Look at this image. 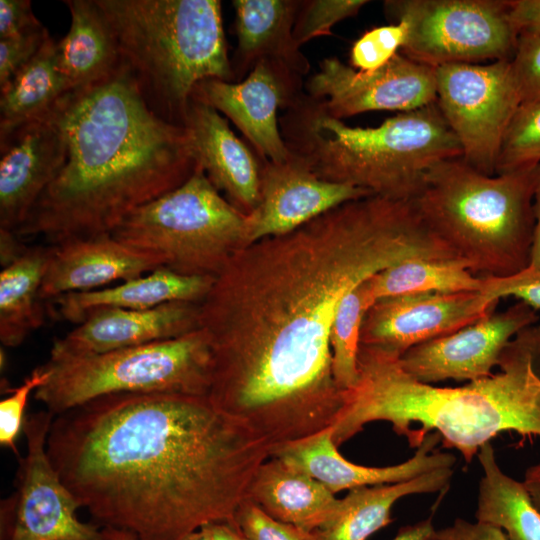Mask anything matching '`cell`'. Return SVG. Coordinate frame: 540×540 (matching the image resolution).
Instances as JSON below:
<instances>
[{
  "instance_id": "8fae6325",
  "label": "cell",
  "mask_w": 540,
  "mask_h": 540,
  "mask_svg": "<svg viewBox=\"0 0 540 540\" xmlns=\"http://www.w3.org/2000/svg\"><path fill=\"white\" fill-rule=\"evenodd\" d=\"M436 104L462 149L481 173L496 174L503 139L521 98L511 60L435 68Z\"/></svg>"
},
{
  "instance_id": "44dd1931",
  "label": "cell",
  "mask_w": 540,
  "mask_h": 540,
  "mask_svg": "<svg viewBox=\"0 0 540 540\" xmlns=\"http://www.w3.org/2000/svg\"><path fill=\"white\" fill-rule=\"evenodd\" d=\"M52 246L39 292L42 301L101 289L162 267L155 257L125 245L111 234L71 239Z\"/></svg>"
},
{
  "instance_id": "ee69618b",
  "label": "cell",
  "mask_w": 540,
  "mask_h": 540,
  "mask_svg": "<svg viewBox=\"0 0 540 540\" xmlns=\"http://www.w3.org/2000/svg\"><path fill=\"white\" fill-rule=\"evenodd\" d=\"M28 246L21 242V238L11 230L0 229V263L4 267L19 256H21Z\"/></svg>"
},
{
  "instance_id": "d4e9b609",
  "label": "cell",
  "mask_w": 540,
  "mask_h": 540,
  "mask_svg": "<svg viewBox=\"0 0 540 540\" xmlns=\"http://www.w3.org/2000/svg\"><path fill=\"white\" fill-rule=\"evenodd\" d=\"M247 498L272 518L310 532L333 517L340 501L324 484L277 457L259 467Z\"/></svg>"
},
{
  "instance_id": "6da1fadb",
  "label": "cell",
  "mask_w": 540,
  "mask_h": 540,
  "mask_svg": "<svg viewBox=\"0 0 540 540\" xmlns=\"http://www.w3.org/2000/svg\"><path fill=\"white\" fill-rule=\"evenodd\" d=\"M239 249L199 303L210 343L208 398L270 450L331 428L343 405L331 326L343 296L409 258L452 259L413 201L346 202ZM251 245V244H250Z\"/></svg>"
},
{
  "instance_id": "603a6c76",
  "label": "cell",
  "mask_w": 540,
  "mask_h": 540,
  "mask_svg": "<svg viewBox=\"0 0 540 540\" xmlns=\"http://www.w3.org/2000/svg\"><path fill=\"white\" fill-rule=\"evenodd\" d=\"M237 46L230 59L234 83L262 60L282 63L300 76L310 62L293 37L300 0H234Z\"/></svg>"
},
{
  "instance_id": "7c38bea8",
  "label": "cell",
  "mask_w": 540,
  "mask_h": 540,
  "mask_svg": "<svg viewBox=\"0 0 540 540\" xmlns=\"http://www.w3.org/2000/svg\"><path fill=\"white\" fill-rule=\"evenodd\" d=\"M53 419L48 410L25 418L27 450L19 460L15 492L2 503L1 540H106L98 524L78 518L81 507L48 457Z\"/></svg>"
},
{
  "instance_id": "cb8c5ba5",
  "label": "cell",
  "mask_w": 540,
  "mask_h": 540,
  "mask_svg": "<svg viewBox=\"0 0 540 540\" xmlns=\"http://www.w3.org/2000/svg\"><path fill=\"white\" fill-rule=\"evenodd\" d=\"M214 279L160 267L117 285L64 294L51 302L58 319L78 325L90 313L100 309H149L171 302L200 303Z\"/></svg>"
},
{
  "instance_id": "7a4b0ae2",
  "label": "cell",
  "mask_w": 540,
  "mask_h": 540,
  "mask_svg": "<svg viewBox=\"0 0 540 540\" xmlns=\"http://www.w3.org/2000/svg\"><path fill=\"white\" fill-rule=\"evenodd\" d=\"M48 457L81 508L138 540L236 522L270 446L208 396L118 393L54 416Z\"/></svg>"
},
{
  "instance_id": "7bdbcfd3",
  "label": "cell",
  "mask_w": 540,
  "mask_h": 540,
  "mask_svg": "<svg viewBox=\"0 0 540 540\" xmlns=\"http://www.w3.org/2000/svg\"><path fill=\"white\" fill-rule=\"evenodd\" d=\"M510 19L518 34L540 36V0H509Z\"/></svg>"
},
{
  "instance_id": "7402d4cb",
  "label": "cell",
  "mask_w": 540,
  "mask_h": 540,
  "mask_svg": "<svg viewBox=\"0 0 540 540\" xmlns=\"http://www.w3.org/2000/svg\"><path fill=\"white\" fill-rule=\"evenodd\" d=\"M184 127L205 175L238 210L250 214L260 192V160L214 108L191 99Z\"/></svg>"
},
{
  "instance_id": "f546056e",
  "label": "cell",
  "mask_w": 540,
  "mask_h": 540,
  "mask_svg": "<svg viewBox=\"0 0 540 540\" xmlns=\"http://www.w3.org/2000/svg\"><path fill=\"white\" fill-rule=\"evenodd\" d=\"M67 92L49 36L37 54L0 89V138L40 117Z\"/></svg>"
},
{
  "instance_id": "f6af8a7d",
  "label": "cell",
  "mask_w": 540,
  "mask_h": 540,
  "mask_svg": "<svg viewBox=\"0 0 540 540\" xmlns=\"http://www.w3.org/2000/svg\"><path fill=\"white\" fill-rule=\"evenodd\" d=\"M392 540H438L432 517L402 527Z\"/></svg>"
},
{
  "instance_id": "d6986e66",
  "label": "cell",
  "mask_w": 540,
  "mask_h": 540,
  "mask_svg": "<svg viewBox=\"0 0 540 540\" xmlns=\"http://www.w3.org/2000/svg\"><path fill=\"white\" fill-rule=\"evenodd\" d=\"M197 329L199 303L171 302L149 309H100L56 339L49 359L101 354L180 337Z\"/></svg>"
},
{
  "instance_id": "30bf717a",
  "label": "cell",
  "mask_w": 540,
  "mask_h": 540,
  "mask_svg": "<svg viewBox=\"0 0 540 540\" xmlns=\"http://www.w3.org/2000/svg\"><path fill=\"white\" fill-rule=\"evenodd\" d=\"M509 0H388L386 15L408 26L400 53L437 68L511 60L519 34Z\"/></svg>"
},
{
  "instance_id": "836d02e7",
  "label": "cell",
  "mask_w": 540,
  "mask_h": 540,
  "mask_svg": "<svg viewBox=\"0 0 540 540\" xmlns=\"http://www.w3.org/2000/svg\"><path fill=\"white\" fill-rule=\"evenodd\" d=\"M366 0H302L296 14L293 37L301 48L306 42L332 35L338 22L355 16Z\"/></svg>"
},
{
  "instance_id": "b9f144b4",
  "label": "cell",
  "mask_w": 540,
  "mask_h": 540,
  "mask_svg": "<svg viewBox=\"0 0 540 540\" xmlns=\"http://www.w3.org/2000/svg\"><path fill=\"white\" fill-rule=\"evenodd\" d=\"M438 540H508L506 534L499 527L481 522H470L457 518L454 522L437 530Z\"/></svg>"
},
{
  "instance_id": "484cf974",
  "label": "cell",
  "mask_w": 540,
  "mask_h": 540,
  "mask_svg": "<svg viewBox=\"0 0 540 540\" xmlns=\"http://www.w3.org/2000/svg\"><path fill=\"white\" fill-rule=\"evenodd\" d=\"M453 474V468H441L404 482L349 490L333 517L313 534L316 540H368L393 521L392 508L399 499L441 491Z\"/></svg>"
},
{
  "instance_id": "5bb4252c",
  "label": "cell",
  "mask_w": 540,
  "mask_h": 540,
  "mask_svg": "<svg viewBox=\"0 0 540 540\" xmlns=\"http://www.w3.org/2000/svg\"><path fill=\"white\" fill-rule=\"evenodd\" d=\"M302 78L282 63L262 60L240 82L200 81L191 99L230 119L259 159L286 162L292 155L281 134L278 110H286L305 91Z\"/></svg>"
},
{
  "instance_id": "4316f807",
  "label": "cell",
  "mask_w": 540,
  "mask_h": 540,
  "mask_svg": "<svg viewBox=\"0 0 540 540\" xmlns=\"http://www.w3.org/2000/svg\"><path fill=\"white\" fill-rule=\"evenodd\" d=\"M71 25L57 43V62L67 91L92 85L112 74L121 64L111 27L96 0L63 1Z\"/></svg>"
},
{
  "instance_id": "f907efd6",
  "label": "cell",
  "mask_w": 540,
  "mask_h": 540,
  "mask_svg": "<svg viewBox=\"0 0 540 540\" xmlns=\"http://www.w3.org/2000/svg\"><path fill=\"white\" fill-rule=\"evenodd\" d=\"M178 540H211L208 534L201 528L190 532Z\"/></svg>"
},
{
  "instance_id": "ab89813d",
  "label": "cell",
  "mask_w": 540,
  "mask_h": 540,
  "mask_svg": "<svg viewBox=\"0 0 540 540\" xmlns=\"http://www.w3.org/2000/svg\"><path fill=\"white\" fill-rule=\"evenodd\" d=\"M484 278V277H483ZM483 292L493 298L513 296L535 310L540 309V270L527 269L505 278H484Z\"/></svg>"
},
{
  "instance_id": "4fadbf2b",
  "label": "cell",
  "mask_w": 540,
  "mask_h": 540,
  "mask_svg": "<svg viewBox=\"0 0 540 540\" xmlns=\"http://www.w3.org/2000/svg\"><path fill=\"white\" fill-rule=\"evenodd\" d=\"M332 117L343 120L369 111L409 112L436 103L435 68L400 52L384 66L358 71L336 57L324 58L304 84Z\"/></svg>"
},
{
  "instance_id": "9c48e42d",
  "label": "cell",
  "mask_w": 540,
  "mask_h": 540,
  "mask_svg": "<svg viewBox=\"0 0 540 540\" xmlns=\"http://www.w3.org/2000/svg\"><path fill=\"white\" fill-rule=\"evenodd\" d=\"M248 215L234 207L201 167L182 185L135 209L111 235L186 275L216 277L247 246Z\"/></svg>"
},
{
  "instance_id": "1f68e13d",
  "label": "cell",
  "mask_w": 540,
  "mask_h": 540,
  "mask_svg": "<svg viewBox=\"0 0 540 540\" xmlns=\"http://www.w3.org/2000/svg\"><path fill=\"white\" fill-rule=\"evenodd\" d=\"M376 301L370 277L343 296L335 313L330 332L332 372L343 391L357 382L361 329L366 313Z\"/></svg>"
},
{
  "instance_id": "bcb514c9",
  "label": "cell",
  "mask_w": 540,
  "mask_h": 540,
  "mask_svg": "<svg viewBox=\"0 0 540 540\" xmlns=\"http://www.w3.org/2000/svg\"><path fill=\"white\" fill-rule=\"evenodd\" d=\"M211 540H251L240 529L236 522H210L200 527Z\"/></svg>"
},
{
  "instance_id": "d590c367",
  "label": "cell",
  "mask_w": 540,
  "mask_h": 540,
  "mask_svg": "<svg viewBox=\"0 0 540 540\" xmlns=\"http://www.w3.org/2000/svg\"><path fill=\"white\" fill-rule=\"evenodd\" d=\"M48 378L44 365L35 368L23 383L10 390L0 401V443L15 453V442L24 426V411L31 392H35Z\"/></svg>"
},
{
  "instance_id": "8992f818",
  "label": "cell",
  "mask_w": 540,
  "mask_h": 540,
  "mask_svg": "<svg viewBox=\"0 0 540 540\" xmlns=\"http://www.w3.org/2000/svg\"><path fill=\"white\" fill-rule=\"evenodd\" d=\"M148 107L184 127L195 86L234 82L219 0H96Z\"/></svg>"
},
{
  "instance_id": "681fc988",
  "label": "cell",
  "mask_w": 540,
  "mask_h": 540,
  "mask_svg": "<svg viewBox=\"0 0 540 540\" xmlns=\"http://www.w3.org/2000/svg\"><path fill=\"white\" fill-rule=\"evenodd\" d=\"M102 529L106 540H138L134 533L127 530L114 527H103Z\"/></svg>"
},
{
  "instance_id": "74e56055",
  "label": "cell",
  "mask_w": 540,
  "mask_h": 540,
  "mask_svg": "<svg viewBox=\"0 0 540 540\" xmlns=\"http://www.w3.org/2000/svg\"><path fill=\"white\" fill-rule=\"evenodd\" d=\"M521 104L540 100V36L519 34L511 59Z\"/></svg>"
},
{
  "instance_id": "52a82bcc",
  "label": "cell",
  "mask_w": 540,
  "mask_h": 540,
  "mask_svg": "<svg viewBox=\"0 0 540 540\" xmlns=\"http://www.w3.org/2000/svg\"><path fill=\"white\" fill-rule=\"evenodd\" d=\"M539 183L540 163L489 176L451 158L431 168L413 202L468 271L505 278L530 265Z\"/></svg>"
},
{
  "instance_id": "e575fe53",
  "label": "cell",
  "mask_w": 540,
  "mask_h": 540,
  "mask_svg": "<svg viewBox=\"0 0 540 540\" xmlns=\"http://www.w3.org/2000/svg\"><path fill=\"white\" fill-rule=\"evenodd\" d=\"M407 36L408 26L403 21L366 31L351 47V67L369 72L384 66L401 51Z\"/></svg>"
},
{
  "instance_id": "3957f363",
  "label": "cell",
  "mask_w": 540,
  "mask_h": 540,
  "mask_svg": "<svg viewBox=\"0 0 540 540\" xmlns=\"http://www.w3.org/2000/svg\"><path fill=\"white\" fill-rule=\"evenodd\" d=\"M66 162L15 231L49 245L111 234L135 209L174 190L198 168L185 127L159 118L127 66L67 91L52 107Z\"/></svg>"
},
{
  "instance_id": "277c9868",
  "label": "cell",
  "mask_w": 540,
  "mask_h": 540,
  "mask_svg": "<svg viewBox=\"0 0 540 540\" xmlns=\"http://www.w3.org/2000/svg\"><path fill=\"white\" fill-rule=\"evenodd\" d=\"M498 366V373L463 386L439 387L411 377L399 357L360 345L358 379L344 391L333 441L339 447L367 424L386 421L412 448L437 432L470 464L500 433L540 436V325L521 330Z\"/></svg>"
},
{
  "instance_id": "60d3db41",
  "label": "cell",
  "mask_w": 540,
  "mask_h": 540,
  "mask_svg": "<svg viewBox=\"0 0 540 540\" xmlns=\"http://www.w3.org/2000/svg\"><path fill=\"white\" fill-rule=\"evenodd\" d=\"M44 27L32 11L29 0H0V39Z\"/></svg>"
},
{
  "instance_id": "ba28073f",
  "label": "cell",
  "mask_w": 540,
  "mask_h": 540,
  "mask_svg": "<svg viewBox=\"0 0 540 540\" xmlns=\"http://www.w3.org/2000/svg\"><path fill=\"white\" fill-rule=\"evenodd\" d=\"M46 381L34 392L54 416L118 393L208 396L212 353L202 329L180 337L101 354L48 359Z\"/></svg>"
},
{
  "instance_id": "8d00e7d4",
  "label": "cell",
  "mask_w": 540,
  "mask_h": 540,
  "mask_svg": "<svg viewBox=\"0 0 540 540\" xmlns=\"http://www.w3.org/2000/svg\"><path fill=\"white\" fill-rule=\"evenodd\" d=\"M235 520L251 540H316L313 531L272 518L248 498L240 504Z\"/></svg>"
},
{
  "instance_id": "ac0fdd59",
  "label": "cell",
  "mask_w": 540,
  "mask_h": 540,
  "mask_svg": "<svg viewBox=\"0 0 540 540\" xmlns=\"http://www.w3.org/2000/svg\"><path fill=\"white\" fill-rule=\"evenodd\" d=\"M67 157L53 109L0 138V229L16 231Z\"/></svg>"
},
{
  "instance_id": "f1b7e54d",
  "label": "cell",
  "mask_w": 540,
  "mask_h": 540,
  "mask_svg": "<svg viewBox=\"0 0 540 540\" xmlns=\"http://www.w3.org/2000/svg\"><path fill=\"white\" fill-rule=\"evenodd\" d=\"M483 470L479 482L477 521L502 529L508 540H540V512L523 481L502 471L490 442L477 453Z\"/></svg>"
},
{
  "instance_id": "83f0119b",
  "label": "cell",
  "mask_w": 540,
  "mask_h": 540,
  "mask_svg": "<svg viewBox=\"0 0 540 540\" xmlns=\"http://www.w3.org/2000/svg\"><path fill=\"white\" fill-rule=\"evenodd\" d=\"M52 245L32 246L0 273V341L17 347L44 323L39 292Z\"/></svg>"
},
{
  "instance_id": "ffe728a7",
  "label": "cell",
  "mask_w": 540,
  "mask_h": 540,
  "mask_svg": "<svg viewBox=\"0 0 540 540\" xmlns=\"http://www.w3.org/2000/svg\"><path fill=\"white\" fill-rule=\"evenodd\" d=\"M441 442L437 432H430L408 460L385 467H367L346 460L337 450L331 428L271 450L270 457L306 472L332 493L364 486L393 484L411 480L422 474L453 468L456 457L436 451Z\"/></svg>"
},
{
  "instance_id": "4dcf8cb0",
  "label": "cell",
  "mask_w": 540,
  "mask_h": 540,
  "mask_svg": "<svg viewBox=\"0 0 540 540\" xmlns=\"http://www.w3.org/2000/svg\"><path fill=\"white\" fill-rule=\"evenodd\" d=\"M376 300L406 294L483 291L484 278L455 260L409 258L371 277Z\"/></svg>"
},
{
  "instance_id": "d6a6232c",
  "label": "cell",
  "mask_w": 540,
  "mask_h": 540,
  "mask_svg": "<svg viewBox=\"0 0 540 540\" xmlns=\"http://www.w3.org/2000/svg\"><path fill=\"white\" fill-rule=\"evenodd\" d=\"M540 163V100L519 106L507 129L496 174Z\"/></svg>"
},
{
  "instance_id": "5b68a950",
  "label": "cell",
  "mask_w": 540,
  "mask_h": 540,
  "mask_svg": "<svg viewBox=\"0 0 540 540\" xmlns=\"http://www.w3.org/2000/svg\"><path fill=\"white\" fill-rule=\"evenodd\" d=\"M291 155L318 177L391 200L413 201L439 162L462 157L436 103L401 112L377 127H353L305 91L279 116Z\"/></svg>"
},
{
  "instance_id": "7dc6e473",
  "label": "cell",
  "mask_w": 540,
  "mask_h": 540,
  "mask_svg": "<svg viewBox=\"0 0 540 540\" xmlns=\"http://www.w3.org/2000/svg\"><path fill=\"white\" fill-rule=\"evenodd\" d=\"M535 230L529 267L540 270V183L534 197Z\"/></svg>"
},
{
  "instance_id": "e0dca14e",
  "label": "cell",
  "mask_w": 540,
  "mask_h": 540,
  "mask_svg": "<svg viewBox=\"0 0 540 540\" xmlns=\"http://www.w3.org/2000/svg\"><path fill=\"white\" fill-rule=\"evenodd\" d=\"M259 160V200L247 214V245L288 234L346 202L373 195L349 184L324 180L293 156L279 163Z\"/></svg>"
},
{
  "instance_id": "9a60e30c",
  "label": "cell",
  "mask_w": 540,
  "mask_h": 540,
  "mask_svg": "<svg viewBox=\"0 0 540 540\" xmlns=\"http://www.w3.org/2000/svg\"><path fill=\"white\" fill-rule=\"evenodd\" d=\"M499 299L483 291L418 293L377 300L365 315L360 345L401 357L494 312Z\"/></svg>"
},
{
  "instance_id": "f35d334b",
  "label": "cell",
  "mask_w": 540,
  "mask_h": 540,
  "mask_svg": "<svg viewBox=\"0 0 540 540\" xmlns=\"http://www.w3.org/2000/svg\"><path fill=\"white\" fill-rule=\"evenodd\" d=\"M50 36L45 27L18 36L0 39V89L37 54Z\"/></svg>"
},
{
  "instance_id": "c3c4849f",
  "label": "cell",
  "mask_w": 540,
  "mask_h": 540,
  "mask_svg": "<svg viewBox=\"0 0 540 540\" xmlns=\"http://www.w3.org/2000/svg\"><path fill=\"white\" fill-rule=\"evenodd\" d=\"M534 505L540 512V462L530 466L522 480Z\"/></svg>"
},
{
  "instance_id": "2e32d148",
  "label": "cell",
  "mask_w": 540,
  "mask_h": 540,
  "mask_svg": "<svg viewBox=\"0 0 540 540\" xmlns=\"http://www.w3.org/2000/svg\"><path fill=\"white\" fill-rule=\"evenodd\" d=\"M534 308L518 301L448 335L417 345L400 358L402 369L419 382L447 379L475 381L492 375L506 345L523 329L536 324Z\"/></svg>"
}]
</instances>
